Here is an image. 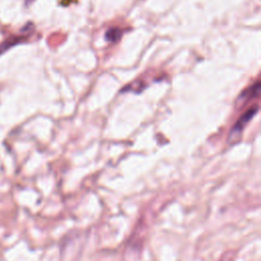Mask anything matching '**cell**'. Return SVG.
<instances>
[{
  "label": "cell",
  "instance_id": "obj_1",
  "mask_svg": "<svg viewBox=\"0 0 261 261\" xmlns=\"http://www.w3.org/2000/svg\"><path fill=\"white\" fill-rule=\"evenodd\" d=\"M258 105H255L253 107H251L250 109H248L241 117L240 119L237 121V123L233 125V128L231 130V135L234 136V135H239L243 128L245 127V125L256 115V113L258 112Z\"/></svg>",
  "mask_w": 261,
  "mask_h": 261
},
{
  "label": "cell",
  "instance_id": "obj_2",
  "mask_svg": "<svg viewBox=\"0 0 261 261\" xmlns=\"http://www.w3.org/2000/svg\"><path fill=\"white\" fill-rule=\"evenodd\" d=\"M260 82L257 81L254 85H252L250 88H248L246 91H244L241 95V98L244 100V101H247L249 99H253V98H256L259 93H260Z\"/></svg>",
  "mask_w": 261,
  "mask_h": 261
},
{
  "label": "cell",
  "instance_id": "obj_5",
  "mask_svg": "<svg viewBox=\"0 0 261 261\" xmlns=\"http://www.w3.org/2000/svg\"><path fill=\"white\" fill-rule=\"evenodd\" d=\"M33 1H34V0H25V4H27V5H30Z\"/></svg>",
  "mask_w": 261,
  "mask_h": 261
},
{
  "label": "cell",
  "instance_id": "obj_4",
  "mask_svg": "<svg viewBox=\"0 0 261 261\" xmlns=\"http://www.w3.org/2000/svg\"><path fill=\"white\" fill-rule=\"evenodd\" d=\"M121 31L119 30V29H117V28H111V29H109L107 32H106V34H105V38H106V40L108 41V42H117L119 39H120V37H121Z\"/></svg>",
  "mask_w": 261,
  "mask_h": 261
},
{
  "label": "cell",
  "instance_id": "obj_3",
  "mask_svg": "<svg viewBox=\"0 0 261 261\" xmlns=\"http://www.w3.org/2000/svg\"><path fill=\"white\" fill-rule=\"evenodd\" d=\"M21 42H22L21 37L20 38L19 37H11V38L5 40L4 42H2L0 44V56L3 53H5L6 51H8L10 48H12L13 46H15V45H17V44H19Z\"/></svg>",
  "mask_w": 261,
  "mask_h": 261
}]
</instances>
